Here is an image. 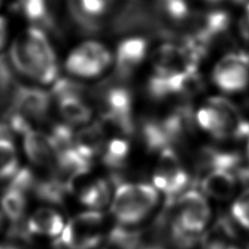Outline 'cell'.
Wrapping results in <instances>:
<instances>
[{
    "label": "cell",
    "instance_id": "obj_15",
    "mask_svg": "<svg viewBox=\"0 0 249 249\" xmlns=\"http://www.w3.org/2000/svg\"><path fill=\"white\" fill-rule=\"evenodd\" d=\"M105 145L104 129L99 123H93L83 127L75 135L74 146L76 150L89 160L103 152Z\"/></svg>",
    "mask_w": 249,
    "mask_h": 249
},
{
    "label": "cell",
    "instance_id": "obj_30",
    "mask_svg": "<svg viewBox=\"0 0 249 249\" xmlns=\"http://www.w3.org/2000/svg\"><path fill=\"white\" fill-rule=\"evenodd\" d=\"M0 249H20V247L17 243H5L0 244Z\"/></svg>",
    "mask_w": 249,
    "mask_h": 249
},
{
    "label": "cell",
    "instance_id": "obj_11",
    "mask_svg": "<svg viewBox=\"0 0 249 249\" xmlns=\"http://www.w3.org/2000/svg\"><path fill=\"white\" fill-rule=\"evenodd\" d=\"M147 52V42L140 37L122 41L116 52V72L122 78H127L141 63Z\"/></svg>",
    "mask_w": 249,
    "mask_h": 249
},
{
    "label": "cell",
    "instance_id": "obj_14",
    "mask_svg": "<svg viewBox=\"0 0 249 249\" xmlns=\"http://www.w3.org/2000/svg\"><path fill=\"white\" fill-rule=\"evenodd\" d=\"M29 233L46 236H57L61 233L64 223L61 215L53 208L42 207L26 220Z\"/></svg>",
    "mask_w": 249,
    "mask_h": 249
},
{
    "label": "cell",
    "instance_id": "obj_35",
    "mask_svg": "<svg viewBox=\"0 0 249 249\" xmlns=\"http://www.w3.org/2000/svg\"><path fill=\"white\" fill-rule=\"evenodd\" d=\"M209 2H218V1H221V0H207ZM236 1H240V0H236Z\"/></svg>",
    "mask_w": 249,
    "mask_h": 249
},
{
    "label": "cell",
    "instance_id": "obj_24",
    "mask_svg": "<svg viewBox=\"0 0 249 249\" xmlns=\"http://www.w3.org/2000/svg\"><path fill=\"white\" fill-rule=\"evenodd\" d=\"M140 238L139 231L118 226L110 231L108 242L116 249H138Z\"/></svg>",
    "mask_w": 249,
    "mask_h": 249
},
{
    "label": "cell",
    "instance_id": "obj_3",
    "mask_svg": "<svg viewBox=\"0 0 249 249\" xmlns=\"http://www.w3.org/2000/svg\"><path fill=\"white\" fill-rule=\"evenodd\" d=\"M158 198L156 188L150 184L123 183L115 192L111 211L122 225H134L149 215Z\"/></svg>",
    "mask_w": 249,
    "mask_h": 249
},
{
    "label": "cell",
    "instance_id": "obj_33",
    "mask_svg": "<svg viewBox=\"0 0 249 249\" xmlns=\"http://www.w3.org/2000/svg\"><path fill=\"white\" fill-rule=\"evenodd\" d=\"M2 224H3V217H2V214L0 213V230L2 228Z\"/></svg>",
    "mask_w": 249,
    "mask_h": 249
},
{
    "label": "cell",
    "instance_id": "obj_2",
    "mask_svg": "<svg viewBox=\"0 0 249 249\" xmlns=\"http://www.w3.org/2000/svg\"><path fill=\"white\" fill-rule=\"evenodd\" d=\"M197 124L218 139L249 136V122L238 108L222 96L210 97L196 113Z\"/></svg>",
    "mask_w": 249,
    "mask_h": 249
},
{
    "label": "cell",
    "instance_id": "obj_6",
    "mask_svg": "<svg viewBox=\"0 0 249 249\" xmlns=\"http://www.w3.org/2000/svg\"><path fill=\"white\" fill-rule=\"evenodd\" d=\"M175 208L172 223L186 232L197 235L209 222V204L205 196L196 190H189L180 196Z\"/></svg>",
    "mask_w": 249,
    "mask_h": 249
},
{
    "label": "cell",
    "instance_id": "obj_1",
    "mask_svg": "<svg viewBox=\"0 0 249 249\" xmlns=\"http://www.w3.org/2000/svg\"><path fill=\"white\" fill-rule=\"evenodd\" d=\"M9 58L18 72L42 84H50L56 79L55 53L44 30L37 26H30L14 41Z\"/></svg>",
    "mask_w": 249,
    "mask_h": 249
},
{
    "label": "cell",
    "instance_id": "obj_20",
    "mask_svg": "<svg viewBox=\"0 0 249 249\" xmlns=\"http://www.w3.org/2000/svg\"><path fill=\"white\" fill-rule=\"evenodd\" d=\"M155 10L160 19L173 23L185 22L192 15L187 0H158Z\"/></svg>",
    "mask_w": 249,
    "mask_h": 249
},
{
    "label": "cell",
    "instance_id": "obj_25",
    "mask_svg": "<svg viewBox=\"0 0 249 249\" xmlns=\"http://www.w3.org/2000/svg\"><path fill=\"white\" fill-rule=\"evenodd\" d=\"M68 10L74 22L87 32H94L99 28V22L96 18L88 15L82 8L80 0H68Z\"/></svg>",
    "mask_w": 249,
    "mask_h": 249
},
{
    "label": "cell",
    "instance_id": "obj_8",
    "mask_svg": "<svg viewBox=\"0 0 249 249\" xmlns=\"http://www.w3.org/2000/svg\"><path fill=\"white\" fill-rule=\"evenodd\" d=\"M189 180V174L172 148L160 152L159 161L153 175V183L155 188L166 196L169 202L187 187Z\"/></svg>",
    "mask_w": 249,
    "mask_h": 249
},
{
    "label": "cell",
    "instance_id": "obj_27",
    "mask_svg": "<svg viewBox=\"0 0 249 249\" xmlns=\"http://www.w3.org/2000/svg\"><path fill=\"white\" fill-rule=\"evenodd\" d=\"M85 88L72 80L59 79L56 80L53 88V95L57 99L66 96H80L83 97Z\"/></svg>",
    "mask_w": 249,
    "mask_h": 249
},
{
    "label": "cell",
    "instance_id": "obj_17",
    "mask_svg": "<svg viewBox=\"0 0 249 249\" xmlns=\"http://www.w3.org/2000/svg\"><path fill=\"white\" fill-rule=\"evenodd\" d=\"M62 117L71 124H85L91 117V110L80 96H66L57 99Z\"/></svg>",
    "mask_w": 249,
    "mask_h": 249
},
{
    "label": "cell",
    "instance_id": "obj_22",
    "mask_svg": "<svg viewBox=\"0 0 249 249\" xmlns=\"http://www.w3.org/2000/svg\"><path fill=\"white\" fill-rule=\"evenodd\" d=\"M128 153V142L123 138H115L105 145L102 160L108 167L120 168L126 161Z\"/></svg>",
    "mask_w": 249,
    "mask_h": 249
},
{
    "label": "cell",
    "instance_id": "obj_16",
    "mask_svg": "<svg viewBox=\"0 0 249 249\" xmlns=\"http://www.w3.org/2000/svg\"><path fill=\"white\" fill-rule=\"evenodd\" d=\"M18 10L26 19L37 26L44 29H52L53 19L50 15L47 0H18L16 4Z\"/></svg>",
    "mask_w": 249,
    "mask_h": 249
},
{
    "label": "cell",
    "instance_id": "obj_34",
    "mask_svg": "<svg viewBox=\"0 0 249 249\" xmlns=\"http://www.w3.org/2000/svg\"><path fill=\"white\" fill-rule=\"evenodd\" d=\"M145 249H160V248L159 247H147Z\"/></svg>",
    "mask_w": 249,
    "mask_h": 249
},
{
    "label": "cell",
    "instance_id": "obj_19",
    "mask_svg": "<svg viewBox=\"0 0 249 249\" xmlns=\"http://www.w3.org/2000/svg\"><path fill=\"white\" fill-rule=\"evenodd\" d=\"M0 204L2 213L12 223L19 222L22 220L26 206V198L23 193L19 192L18 190L7 187L1 196Z\"/></svg>",
    "mask_w": 249,
    "mask_h": 249
},
{
    "label": "cell",
    "instance_id": "obj_18",
    "mask_svg": "<svg viewBox=\"0 0 249 249\" xmlns=\"http://www.w3.org/2000/svg\"><path fill=\"white\" fill-rule=\"evenodd\" d=\"M110 196L111 188L108 181L98 179L81 191L79 199L83 204L92 209H99L108 203Z\"/></svg>",
    "mask_w": 249,
    "mask_h": 249
},
{
    "label": "cell",
    "instance_id": "obj_7",
    "mask_svg": "<svg viewBox=\"0 0 249 249\" xmlns=\"http://www.w3.org/2000/svg\"><path fill=\"white\" fill-rule=\"evenodd\" d=\"M111 61V53L103 45L89 41L77 47L68 55L65 67L75 76L91 78L100 75Z\"/></svg>",
    "mask_w": 249,
    "mask_h": 249
},
{
    "label": "cell",
    "instance_id": "obj_13",
    "mask_svg": "<svg viewBox=\"0 0 249 249\" xmlns=\"http://www.w3.org/2000/svg\"><path fill=\"white\" fill-rule=\"evenodd\" d=\"M236 176L225 169H211L201 180L202 192L213 198L226 200L230 198L236 188Z\"/></svg>",
    "mask_w": 249,
    "mask_h": 249
},
{
    "label": "cell",
    "instance_id": "obj_5",
    "mask_svg": "<svg viewBox=\"0 0 249 249\" xmlns=\"http://www.w3.org/2000/svg\"><path fill=\"white\" fill-rule=\"evenodd\" d=\"M102 120L117 127L124 134L134 130L132 118V96L128 89L112 86L104 89L100 95Z\"/></svg>",
    "mask_w": 249,
    "mask_h": 249
},
{
    "label": "cell",
    "instance_id": "obj_23",
    "mask_svg": "<svg viewBox=\"0 0 249 249\" xmlns=\"http://www.w3.org/2000/svg\"><path fill=\"white\" fill-rule=\"evenodd\" d=\"M13 67L10 58L0 54V101L1 103L8 102L9 105L13 93L18 86L16 82Z\"/></svg>",
    "mask_w": 249,
    "mask_h": 249
},
{
    "label": "cell",
    "instance_id": "obj_32",
    "mask_svg": "<svg viewBox=\"0 0 249 249\" xmlns=\"http://www.w3.org/2000/svg\"><path fill=\"white\" fill-rule=\"evenodd\" d=\"M246 155H247V160L249 162V136H248V142H247V148H246Z\"/></svg>",
    "mask_w": 249,
    "mask_h": 249
},
{
    "label": "cell",
    "instance_id": "obj_29",
    "mask_svg": "<svg viewBox=\"0 0 249 249\" xmlns=\"http://www.w3.org/2000/svg\"><path fill=\"white\" fill-rule=\"evenodd\" d=\"M7 37V23L6 20L0 17V50L3 48Z\"/></svg>",
    "mask_w": 249,
    "mask_h": 249
},
{
    "label": "cell",
    "instance_id": "obj_4",
    "mask_svg": "<svg viewBox=\"0 0 249 249\" xmlns=\"http://www.w3.org/2000/svg\"><path fill=\"white\" fill-rule=\"evenodd\" d=\"M103 214L96 210L76 215L64 226L55 240L65 249H92L102 239Z\"/></svg>",
    "mask_w": 249,
    "mask_h": 249
},
{
    "label": "cell",
    "instance_id": "obj_12",
    "mask_svg": "<svg viewBox=\"0 0 249 249\" xmlns=\"http://www.w3.org/2000/svg\"><path fill=\"white\" fill-rule=\"evenodd\" d=\"M22 136L24 152L34 164L49 166L55 162L56 155L49 134L31 128Z\"/></svg>",
    "mask_w": 249,
    "mask_h": 249
},
{
    "label": "cell",
    "instance_id": "obj_28",
    "mask_svg": "<svg viewBox=\"0 0 249 249\" xmlns=\"http://www.w3.org/2000/svg\"><path fill=\"white\" fill-rule=\"evenodd\" d=\"M115 0H80L83 10L89 16L97 18L102 15Z\"/></svg>",
    "mask_w": 249,
    "mask_h": 249
},
{
    "label": "cell",
    "instance_id": "obj_31",
    "mask_svg": "<svg viewBox=\"0 0 249 249\" xmlns=\"http://www.w3.org/2000/svg\"><path fill=\"white\" fill-rule=\"evenodd\" d=\"M243 19H245L246 21L249 22V3L247 4L246 6V9H245V14H244V17L242 18Z\"/></svg>",
    "mask_w": 249,
    "mask_h": 249
},
{
    "label": "cell",
    "instance_id": "obj_9",
    "mask_svg": "<svg viewBox=\"0 0 249 249\" xmlns=\"http://www.w3.org/2000/svg\"><path fill=\"white\" fill-rule=\"evenodd\" d=\"M212 80L223 91L243 90L249 83V54L234 52L225 55L215 65Z\"/></svg>",
    "mask_w": 249,
    "mask_h": 249
},
{
    "label": "cell",
    "instance_id": "obj_10",
    "mask_svg": "<svg viewBox=\"0 0 249 249\" xmlns=\"http://www.w3.org/2000/svg\"><path fill=\"white\" fill-rule=\"evenodd\" d=\"M50 94L39 88L18 86L15 89L10 105L11 108L26 120H42L50 109Z\"/></svg>",
    "mask_w": 249,
    "mask_h": 249
},
{
    "label": "cell",
    "instance_id": "obj_26",
    "mask_svg": "<svg viewBox=\"0 0 249 249\" xmlns=\"http://www.w3.org/2000/svg\"><path fill=\"white\" fill-rule=\"evenodd\" d=\"M231 215L239 225L249 230V189L241 193L234 200Z\"/></svg>",
    "mask_w": 249,
    "mask_h": 249
},
{
    "label": "cell",
    "instance_id": "obj_21",
    "mask_svg": "<svg viewBox=\"0 0 249 249\" xmlns=\"http://www.w3.org/2000/svg\"><path fill=\"white\" fill-rule=\"evenodd\" d=\"M19 169L16 147L9 137H0V180L11 179Z\"/></svg>",
    "mask_w": 249,
    "mask_h": 249
},
{
    "label": "cell",
    "instance_id": "obj_36",
    "mask_svg": "<svg viewBox=\"0 0 249 249\" xmlns=\"http://www.w3.org/2000/svg\"><path fill=\"white\" fill-rule=\"evenodd\" d=\"M1 1H2V0H0V4H1Z\"/></svg>",
    "mask_w": 249,
    "mask_h": 249
}]
</instances>
